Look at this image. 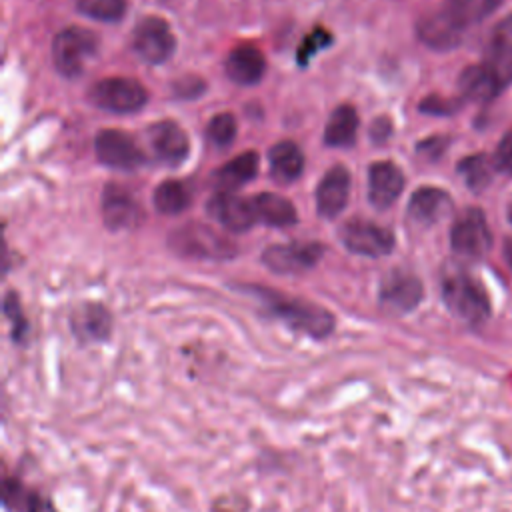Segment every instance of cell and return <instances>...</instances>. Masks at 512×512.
<instances>
[{
  "mask_svg": "<svg viewBox=\"0 0 512 512\" xmlns=\"http://www.w3.org/2000/svg\"><path fill=\"white\" fill-rule=\"evenodd\" d=\"M250 292L262 302L270 316L282 320L288 328L302 332L310 338H326L334 330V316L308 300L292 298L264 286H250Z\"/></svg>",
  "mask_w": 512,
  "mask_h": 512,
  "instance_id": "6da1fadb",
  "label": "cell"
},
{
  "mask_svg": "<svg viewBox=\"0 0 512 512\" xmlns=\"http://www.w3.org/2000/svg\"><path fill=\"white\" fill-rule=\"evenodd\" d=\"M442 300L456 318L470 326H478L490 316L488 292L478 278L462 268L446 270L442 276Z\"/></svg>",
  "mask_w": 512,
  "mask_h": 512,
  "instance_id": "7a4b0ae2",
  "label": "cell"
},
{
  "mask_svg": "<svg viewBox=\"0 0 512 512\" xmlns=\"http://www.w3.org/2000/svg\"><path fill=\"white\" fill-rule=\"evenodd\" d=\"M174 252L188 258L226 260L236 254V244L222 232L202 222H188L170 234Z\"/></svg>",
  "mask_w": 512,
  "mask_h": 512,
  "instance_id": "3957f363",
  "label": "cell"
},
{
  "mask_svg": "<svg viewBox=\"0 0 512 512\" xmlns=\"http://www.w3.org/2000/svg\"><path fill=\"white\" fill-rule=\"evenodd\" d=\"M96 50L98 38L94 32L80 26H68L58 32L52 42V60L62 76L74 78L82 74L86 64L96 56Z\"/></svg>",
  "mask_w": 512,
  "mask_h": 512,
  "instance_id": "277c9868",
  "label": "cell"
},
{
  "mask_svg": "<svg viewBox=\"0 0 512 512\" xmlns=\"http://www.w3.org/2000/svg\"><path fill=\"white\" fill-rule=\"evenodd\" d=\"M88 96L94 106L108 110V112H116V114L136 112L148 100V92L138 80L122 78V76L104 78V80L96 82L90 88Z\"/></svg>",
  "mask_w": 512,
  "mask_h": 512,
  "instance_id": "5b68a950",
  "label": "cell"
},
{
  "mask_svg": "<svg viewBox=\"0 0 512 512\" xmlns=\"http://www.w3.org/2000/svg\"><path fill=\"white\" fill-rule=\"evenodd\" d=\"M450 246L458 256L480 258L492 246V232L480 208L460 212L450 230Z\"/></svg>",
  "mask_w": 512,
  "mask_h": 512,
  "instance_id": "8992f818",
  "label": "cell"
},
{
  "mask_svg": "<svg viewBox=\"0 0 512 512\" xmlns=\"http://www.w3.org/2000/svg\"><path fill=\"white\" fill-rule=\"evenodd\" d=\"M132 44L142 60L150 64H160L172 56L176 48V38L166 20L158 16H146L136 24Z\"/></svg>",
  "mask_w": 512,
  "mask_h": 512,
  "instance_id": "52a82bcc",
  "label": "cell"
},
{
  "mask_svg": "<svg viewBox=\"0 0 512 512\" xmlns=\"http://www.w3.org/2000/svg\"><path fill=\"white\" fill-rule=\"evenodd\" d=\"M96 158L116 170H134L144 162L138 142L122 130H100L94 140Z\"/></svg>",
  "mask_w": 512,
  "mask_h": 512,
  "instance_id": "ba28073f",
  "label": "cell"
},
{
  "mask_svg": "<svg viewBox=\"0 0 512 512\" xmlns=\"http://www.w3.org/2000/svg\"><path fill=\"white\" fill-rule=\"evenodd\" d=\"M340 238L350 252L370 256V258L386 256L394 248L392 232L384 226H378L366 220L346 222L340 230Z\"/></svg>",
  "mask_w": 512,
  "mask_h": 512,
  "instance_id": "9c48e42d",
  "label": "cell"
},
{
  "mask_svg": "<svg viewBox=\"0 0 512 512\" xmlns=\"http://www.w3.org/2000/svg\"><path fill=\"white\" fill-rule=\"evenodd\" d=\"M324 246L316 242H288L268 246L262 254V262L266 268L278 274H298L316 266L322 258Z\"/></svg>",
  "mask_w": 512,
  "mask_h": 512,
  "instance_id": "30bf717a",
  "label": "cell"
},
{
  "mask_svg": "<svg viewBox=\"0 0 512 512\" xmlns=\"http://www.w3.org/2000/svg\"><path fill=\"white\" fill-rule=\"evenodd\" d=\"M422 294H424L422 282L414 274L404 270H394L388 276H384L378 298L382 308H386L388 312L406 314L420 304Z\"/></svg>",
  "mask_w": 512,
  "mask_h": 512,
  "instance_id": "8fae6325",
  "label": "cell"
},
{
  "mask_svg": "<svg viewBox=\"0 0 512 512\" xmlns=\"http://www.w3.org/2000/svg\"><path fill=\"white\" fill-rule=\"evenodd\" d=\"M206 210L216 222L232 232H244L258 222L252 196L246 198L232 192H218L208 200Z\"/></svg>",
  "mask_w": 512,
  "mask_h": 512,
  "instance_id": "7c38bea8",
  "label": "cell"
},
{
  "mask_svg": "<svg viewBox=\"0 0 512 512\" xmlns=\"http://www.w3.org/2000/svg\"><path fill=\"white\" fill-rule=\"evenodd\" d=\"M148 140L156 158L164 164H180L190 150L186 132L172 120H160L148 126Z\"/></svg>",
  "mask_w": 512,
  "mask_h": 512,
  "instance_id": "4fadbf2b",
  "label": "cell"
},
{
  "mask_svg": "<svg viewBox=\"0 0 512 512\" xmlns=\"http://www.w3.org/2000/svg\"><path fill=\"white\" fill-rule=\"evenodd\" d=\"M348 192H350V174L342 164L332 166L322 180L318 182L316 188V210L324 218H334L338 216L346 202H348Z\"/></svg>",
  "mask_w": 512,
  "mask_h": 512,
  "instance_id": "5bb4252c",
  "label": "cell"
},
{
  "mask_svg": "<svg viewBox=\"0 0 512 512\" xmlns=\"http://www.w3.org/2000/svg\"><path fill=\"white\" fill-rule=\"evenodd\" d=\"M404 190L402 170L388 160L374 162L368 170V198L376 208H388Z\"/></svg>",
  "mask_w": 512,
  "mask_h": 512,
  "instance_id": "9a60e30c",
  "label": "cell"
},
{
  "mask_svg": "<svg viewBox=\"0 0 512 512\" xmlns=\"http://www.w3.org/2000/svg\"><path fill=\"white\" fill-rule=\"evenodd\" d=\"M102 214H104V222L110 230L134 228L142 218V212H140L136 200L132 198V194L118 184H108L104 188Z\"/></svg>",
  "mask_w": 512,
  "mask_h": 512,
  "instance_id": "2e32d148",
  "label": "cell"
},
{
  "mask_svg": "<svg viewBox=\"0 0 512 512\" xmlns=\"http://www.w3.org/2000/svg\"><path fill=\"white\" fill-rule=\"evenodd\" d=\"M70 326H72L74 336L82 344H94V342L108 340L110 330H112V318H110V312L102 304L86 302V304H80L72 312Z\"/></svg>",
  "mask_w": 512,
  "mask_h": 512,
  "instance_id": "e0dca14e",
  "label": "cell"
},
{
  "mask_svg": "<svg viewBox=\"0 0 512 512\" xmlns=\"http://www.w3.org/2000/svg\"><path fill=\"white\" fill-rule=\"evenodd\" d=\"M484 64L494 72L502 86L512 82V12L492 30Z\"/></svg>",
  "mask_w": 512,
  "mask_h": 512,
  "instance_id": "ac0fdd59",
  "label": "cell"
},
{
  "mask_svg": "<svg viewBox=\"0 0 512 512\" xmlns=\"http://www.w3.org/2000/svg\"><path fill=\"white\" fill-rule=\"evenodd\" d=\"M452 210V200L450 196L432 186L418 188L408 202V216L420 224V226H432L440 222L444 216H448Z\"/></svg>",
  "mask_w": 512,
  "mask_h": 512,
  "instance_id": "d6986e66",
  "label": "cell"
},
{
  "mask_svg": "<svg viewBox=\"0 0 512 512\" xmlns=\"http://www.w3.org/2000/svg\"><path fill=\"white\" fill-rule=\"evenodd\" d=\"M2 506L6 512H58L50 498L16 476H6L2 482Z\"/></svg>",
  "mask_w": 512,
  "mask_h": 512,
  "instance_id": "ffe728a7",
  "label": "cell"
},
{
  "mask_svg": "<svg viewBox=\"0 0 512 512\" xmlns=\"http://www.w3.org/2000/svg\"><path fill=\"white\" fill-rule=\"evenodd\" d=\"M266 62L262 52L252 44H238L226 58V74L240 86L256 84L264 74Z\"/></svg>",
  "mask_w": 512,
  "mask_h": 512,
  "instance_id": "44dd1931",
  "label": "cell"
},
{
  "mask_svg": "<svg viewBox=\"0 0 512 512\" xmlns=\"http://www.w3.org/2000/svg\"><path fill=\"white\" fill-rule=\"evenodd\" d=\"M416 32H418V38L434 50H450L458 46L464 34L444 16L440 8L436 12L422 16L416 24Z\"/></svg>",
  "mask_w": 512,
  "mask_h": 512,
  "instance_id": "7402d4cb",
  "label": "cell"
},
{
  "mask_svg": "<svg viewBox=\"0 0 512 512\" xmlns=\"http://www.w3.org/2000/svg\"><path fill=\"white\" fill-rule=\"evenodd\" d=\"M458 88L466 100L490 102L504 86L490 72V68L482 62V64H474V66H468L462 70V74L458 78Z\"/></svg>",
  "mask_w": 512,
  "mask_h": 512,
  "instance_id": "603a6c76",
  "label": "cell"
},
{
  "mask_svg": "<svg viewBox=\"0 0 512 512\" xmlns=\"http://www.w3.org/2000/svg\"><path fill=\"white\" fill-rule=\"evenodd\" d=\"M258 172V154L254 150H246L240 156L232 158L224 166L214 172V186L218 192H232L242 184L250 182Z\"/></svg>",
  "mask_w": 512,
  "mask_h": 512,
  "instance_id": "cb8c5ba5",
  "label": "cell"
},
{
  "mask_svg": "<svg viewBox=\"0 0 512 512\" xmlns=\"http://www.w3.org/2000/svg\"><path fill=\"white\" fill-rule=\"evenodd\" d=\"M504 0H444V16L462 32L488 18Z\"/></svg>",
  "mask_w": 512,
  "mask_h": 512,
  "instance_id": "d4e9b609",
  "label": "cell"
},
{
  "mask_svg": "<svg viewBox=\"0 0 512 512\" xmlns=\"http://www.w3.org/2000/svg\"><path fill=\"white\" fill-rule=\"evenodd\" d=\"M304 168L302 150L294 142H278L270 148V174L280 184L294 182Z\"/></svg>",
  "mask_w": 512,
  "mask_h": 512,
  "instance_id": "484cf974",
  "label": "cell"
},
{
  "mask_svg": "<svg viewBox=\"0 0 512 512\" xmlns=\"http://www.w3.org/2000/svg\"><path fill=\"white\" fill-rule=\"evenodd\" d=\"M256 220L264 222L268 226H290L296 222V210L290 200L278 194L262 192L252 196Z\"/></svg>",
  "mask_w": 512,
  "mask_h": 512,
  "instance_id": "4316f807",
  "label": "cell"
},
{
  "mask_svg": "<svg viewBox=\"0 0 512 512\" xmlns=\"http://www.w3.org/2000/svg\"><path fill=\"white\" fill-rule=\"evenodd\" d=\"M358 130V114L350 104L338 106L324 128V140L330 146H350L356 140Z\"/></svg>",
  "mask_w": 512,
  "mask_h": 512,
  "instance_id": "83f0119b",
  "label": "cell"
},
{
  "mask_svg": "<svg viewBox=\"0 0 512 512\" xmlns=\"http://www.w3.org/2000/svg\"><path fill=\"white\" fill-rule=\"evenodd\" d=\"M190 200L192 192L182 180H164L154 190V208L166 216L184 212Z\"/></svg>",
  "mask_w": 512,
  "mask_h": 512,
  "instance_id": "f1b7e54d",
  "label": "cell"
},
{
  "mask_svg": "<svg viewBox=\"0 0 512 512\" xmlns=\"http://www.w3.org/2000/svg\"><path fill=\"white\" fill-rule=\"evenodd\" d=\"M494 164L484 156V154H476V156H468L458 164V172L464 178V182L468 184V188L472 190H480L490 182Z\"/></svg>",
  "mask_w": 512,
  "mask_h": 512,
  "instance_id": "f546056e",
  "label": "cell"
},
{
  "mask_svg": "<svg viewBox=\"0 0 512 512\" xmlns=\"http://www.w3.org/2000/svg\"><path fill=\"white\" fill-rule=\"evenodd\" d=\"M76 6L88 18L102 22H118L126 12V0H78Z\"/></svg>",
  "mask_w": 512,
  "mask_h": 512,
  "instance_id": "4dcf8cb0",
  "label": "cell"
},
{
  "mask_svg": "<svg viewBox=\"0 0 512 512\" xmlns=\"http://www.w3.org/2000/svg\"><path fill=\"white\" fill-rule=\"evenodd\" d=\"M206 136L208 140L218 146V148H224L228 146L234 136H236V118L228 112H222V114H216L210 122H208V128H206Z\"/></svg>",
  "mask_w": 512,
  "mask_h": 512,
  "instance_id": "1f68e13d",
  "label": "cell"
},
{
  "mask_svg": "<svg viewBox=\"0 0 512 512\" xmlns=\"http://www.w3.org/2000/svg\"><path fill=\"white\" fill-rule=\"evenodd\" d=\"M4 314H6V318L10 320V326H12V340L22 342L28 334V322H26V316L22 312L18 294L8 292L4 296Z\"/></svg>",
  "mask_w": 512,
  "mask_h": 512,
  "instance_id": "d6a6232c",
  "label": "cell"
},
{
  "mask_svg": "<svg viewBox=\"0 0 512 512\" xmlns=\"http://www.w3.org/2000/svg\"><path fill=\"white\" fill-rule=\"evenodd\" d=\"M330 42H332V34H330L326 28L316 26L314 30H310V32L302 38V42H300V46H298V52H296L298 64H308V60H310L316 52H320L322 48H326Z\"/></svg>",
  "mask_w": 512,
  "mask_h": 512,
  "instance_id": "836d02e7",
  "label": "cell"
},
{
  "mask_svg": "<svg viewBox=\"0 0 512 512\" xmlns=\"http://www.w3.org/2000/svg\"><path fill=\"white\" fill-rule=\"evenodd\" d=\"M492 164H494V170L512 174V130H508L500 138V142L492 154Z\"/></svg>",
  "mask_w": 512,
  "mask_h": 512,
  "instance_id": "e575fe53",
  "label": "cell"
},
{
  "mask_svg": "<svg viewBox=\"0 0 512 512\" xmlns=\"http://www.w3.org/2000/svg\"><path fill=\"white\" fill-rule=\"evenodd\" d=\"M458 108L456 100H448V98H440V96H428L420 102V110L428 112V114H450Z\"/></svg>",
  "mask_w": 512,
  "mask_h": 512,
  "instance_id": "d590c367",
  "label": "cell"
},
{
  "mask_svg": "<svg viewBox=\"0 0 512 512\" xmlns=\"http://www.w3.org/2000/svg\"><path fill=\"white\" fill-rule=\"evenodd\" d=\"M204 90V82L196 76H186L174 84V92L180 98H196Z\"/></svg>",
  "mask_w": 512,
  "mask_h": 512,
  "instance_id": "8d00e7d4",
  "label": "cell"
},
{
  "mask_svg": "<svg viewBox=\"0 0 512 512\" xmlns=\"http://www.w3.org/2000/svg\"><path fill=\"white\" fill-rule=\"evenodd\" d=\"M388 134H390V122H388V118H378V120L374 122V126H372V136H374L378 142H382V140L388 138Z\"/></svg>",
  "mask_w": 512,
  "mask_h": 512,
  "instance_id": "74e56055",
  "label": "cell"
},
{
  "mask_svg": "<svg viewBox=\"0 0 512 512\" xmlns=\"http://www.w3.org/2000/svg\"><path fill=\"white\" fill-rule=\"evenodd\" d=\"M504 256H506V260H508V266L512 268V240L506 242V246H504Z\"/></svg>",
  "mask_w": 512,
  "mask_h": 512,
  "instance_id": "f35d334b",
  "label": "cell"
},
{
  "mask_svg": "<svg viewBox=\"0 0 512 512\" xmlns=\"http://www.w3.org/2000/svg\"><path fill=\"white\" fill-rule=\"evenodd\" d=\"M508 220H510V224H512V202L508 204Z\"/></svg>",
  "mask_w": 512,
  "mask_h": 512,
  "instance_id": "ab89813d",
  "label": "cell"
}]
</instances>
